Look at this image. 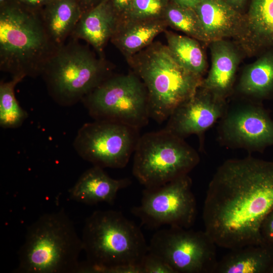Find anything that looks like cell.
Segmentation results:
<instances>
[{
    "mask_svg": "<svg viewBox=\"0 0 273 273\" xmlns=\"http://www.w3.org/2000/svg\"><path fill=\"white\" fill-rule=\"evenodd\" d=\"M209 41L232 38L236 42L244 31V15L225 0H201L194 9Z\"/></svg>",
    "mask_w": 273,
    "mask_h": 273,
    "instance_id": "obj_15",
    "label": "cell"
},
{
    "mask_svg": "<svg viewBox=\"0 0 273 273\" xmlns=\"http://www.w3.org/2000/svg\"><path fill=\"white\" fill-rule=\"evenodd\" d=\"M208 44L211 67L200 86L226 100L234 90L237 70L244 53L236 42L228 39L212 40Z\"/></svg>",
    "mask_w": 273,
    "mask_h": 273,
    "instance_id": "obj_14",
    "label": "cell"
},
{
    "mask_svg": "<svg viewBox=\"0 0 273 273\" xmlns=\"http://www.w3.org/2000/svg\"><path fill=\"white\" fill-rule=\"evenodd\" d=\"M167 25L164 19L119 21L111 40L128 59L150 45Z\"/></svg>",
    "mask_w": 273,
    "mask_h": 273,
    "instance_id": "obj_21",
    "label": "cell"
},
{
    "mask_svg": "<svg viewBox=\"0 0 273 273\" xmlns=\"http://www.w3.org/2000/svg\"><path fill=\"white\" fill-rule=\"evenodd\" d=\"M110 0H102L89 10L83 12L71 37L83 40L102 53L119 24Z\"/></svg>",
    "mask_w": 273,
    "mask_h": 273,
    "instance_id": "obj_17",
    "label": "cell"
},
{
    "mask_svg": "<svg viewBox=\"0 0 273 273\" xmlns=\"http://www.w3.org/2000/svg\"><path fill=\"white\" fill-rule=\"evenodd\" d=\"M199 161L198 153L184 139L163 128L140 136L132 171L145 188H153L188 174Z\"/></svg>",
    "mask_w": 273,
    "mask_h": 273,
    "instance_id": "obj_7",
    "label": "cell"
},
{
    "mask_svg": "<svg viewBox=\"0 0 273 273\" xmlns=\"http://www.w3.org/2000/svg\"><path fill=\"white\" fill-rule=\"evenodd\" d=\"M167 46L186 70L201 78L207 67L205 54L199 41L187 35L165 31Z\"/></svg>",
    "mask_w": 273,
    "mask_h": 273,
    "instance_id": "obj_23",
    "label": "cell"
},
{
    "mask_svg": "<svg viewBox=\"0 0 273 273\" xmlns=\"http://www.w3.org/2000/svg\"><path fill=\"white\" fill-rule=\"evenodd\" d=\"M168 25L200 42L209 44L201 22L195 10L169 1L163 15Z\"/></svg>",
    "mask_w": 273,
    "mask_h": 273,
    "instance_id": "obj_24",
    "label": "cell"
},
{
    "mask_svg": "<svg viewBox=\"0 0 273 273\" xmlns=\"http://www.w3.org/2000/svg\"><path fill=\"white\" fill-rule=\"evenodd\" d=\"M131 184L128 178L114 179L104 168L93 166L85 171L69 190L70 198L93 205L101 202L113 204L117 193Z\"/></svg>",
    "mask_w": 273,
    "mask_h": 273,
    "instance_id": "obj_18",
    "label": "cell"
},
{
    "mask_svg": "<svg viewBox=\"0 0 273 273\" xmlns=\"http://www.w3.org/2000/svg\"><path fill=\"white\" fill-rule=\"evenodd\" d=\"M23 79L12 77L0 83V125L4 128H15L21 126L28 116L19 105L15 95L16 85Z\"/></svg>",
    "mask_w": 273,
    "mask_h": 273,
    "instance_id": "obj_25",
    "label": "cell"
},
{
    "mask_svg": "<svg viewBox=\"0 0 273 273\" xmlns=\"http://www.w3.org/2000/svg\"><path fill=\"white\" fill-rule=\"evenodd\" d=\"M23 6L37 12H40L50 0H15Z\"/></svg>",
    "mask_w": 273,
    "mask_h": 273,
    "instance_id": "obj_30",
    "label": "cell"
},
{
    "mask_svg": "<svg viewBox=\"0 0 273 273\" xmlns=\"http://www.w3.org/2000/svg\"><path fill=\"white\" fill-rule=\"evenodd\" d=\"M269 273H273V265L272 266V267H271L269 271Z\"/></svg>",
    "mask_w": 273,
    "mask_h": 273,
    "instance_id": "obj_35",
    "label": "cell"
},
{
    "mask_svg": "<svg viewBox=\"0 0 273 273\" xmlns=\"http://www.w3.org/2000/svg\"><path fill=\"white\" fill-rule=\"evenodd\" d=\"M142 273H175L160 257L148 250L141 264Z\"/></svg>",
    "mask_w": 273,
    "mask_h": 273,
    "instance_id": "obj_27",
    "label": "cell"
},
{
    "mask_svg": "<svg viewBox=\"0 0 273 273\" xmlns=\"http://www.w3.org/2000/svg\"><path fill=\"white\" fill-rule=\"evenodd\" d=\"M81 102L96 120L118 122L140 129L150 118L147 89L135 73L109 77Z\"/></svg>",
    "mask_w": 273,
    "mask_h": 273,
    "instance_id": "obj_8",
    "label": "cell"
},
{
    "mask_svg": "<svg viewBox=\"0 0 273 273\" xmlns=\"http://www.w3.org/2000/svg\"><path fill=\"white\" fill-rule=\"evenodd\" d=\"M236 89L242 96L257 103L273 99V48L264 51L245 66Z\"/></svg>",
    "mask_w": 273,
    "mask_h": 273,
    "instance_id": "obj_19",
    "label": "cell"
},
{
    "mask_svg": "<svg viewBox=\"0 0 273 273\" xmlns=\"http://www.w3.org/2000/svg\"><path fill=\"white\" fill-rule=\"evenodd\" d=\"M128 59L147 89L150 117L158 123L190 99L203 80L183 67L160 43H151Z\"/></svg>",
    "mask_w": 273,
    "mask_h": 273,
    "instance_id": "obj_5",
    "label": "cell"
},
{
    "mask_svg": "<svg viewBox=\"0 0 273 273\" xmlns=\"http://www.w3.org/2000/svg\"><path fill=\"white\" fill-rule=\"evenodd\" d=\"M260 232L264 243L273 247V209L262 221Z\"/></svg>",
    "mask_w": 273,
    "mask_h": 273,
    "instance_id": "obj_28",
    "label": "cell"
},
{
    "mask_svg": "<svg viewBox=\"0 0 273 273\" xmlns=\"http://www.w3.org/2000/svg\"><path fill=\"white\" fill-rule=\"evenodd\" d=\"M217 262L216 273H269L273 265V247L249 245L231 249Z\"/></svg>",
    "mask_w": 273,
    "mask_h": 273,
    "instance_id": "obj_22",
    "label": "cell"
},
{
    "mask_svg": "<svg viewBox=\"0 0 273 273\" xmlns=\"http://www.w3.org/2000/svg\"><path fill=\"white\" fill-rule=\"evenodd\" d=\"M57 48L50 39L40 12L15 0L1 5L0 69L12 77L41 76Z\"/></svg>",
    "mask_w": 273,
    "mask_h": 273,
    "instance_id": "obj_3",
    "label": "cell"
},
{
    "mask_svg": "<svg viewBox=\"0 0 273 273\" xmlns=\"http://www.w3.org/2000/svg\"><path fill=\"white\" fill-rule=\"evenodd\" d=\"M230 5L233 7L238 11L241 12L240 10L243 7L246 0H225Z\"/></svg>",
    "mask_w": 273,
    "mask_h": 273,
    "instance_id": "obj_33",
    "label": "cell"
},
{
    "mask_svg": "<svg viewBox=\"0 0 273 273\" xmlns=\"http://www.w3.org/2000/svg\"><path fill=\"white\" fill-rule=\"evenodd\" d=\"M180 6L194 9L201 0H169Z\"/></svg>",
    "mask_w": 273,
    "mask_h": 273,
    "instance_id": "obj_32",
    "label": "cell"
},
{
    "mask_svg": "<svg viewBox=\"0 0 273 273\" xmlns=\"http://www.w3.org/2000/svg\"><path fill=\"white\" fill-rule=\"evenodd\" d=\"M273 209V161L252 156L218 167L206 192L205 231L216 246L234 249L264 244L260 227Z\"/></svg>",
    "mask_w": 273,
    "mask_h": 273,
    "instance_id": "obj_1",
    "label": "cell"
},
{
    "mask_svg": "<svg viewBox=\"0 0 273 273\" xmlns=\"http://www.w3.org/2000/svg\"><path fill=\"white\" fill-rule=\"evenodd\" d=\"M81 237L65 211L47 213L27 229L18 252L20 273L79 272Z\"/></svg>",
    "mask_w": 273,
    "mask_h": 273,
    "instance_id": "obj_4",
    "label": "cell"
},
{
    "mask_svg": "<svg viewBox=\"0 0 273 273\" xmlns=\"http://www.w3.org/2000/svg\"><path fill=\"white\" fill-rule=\"evenodd\" d=\"M243 15L244 31L237 43L244 53L258 56L273 48V0H251Z\"/></svg>",
    "mask_w": 273,
    "mask_h": 273,
    "instance_id": "obj_16",
    "label": "cell"
},
{
    "mask_svg": "<svg viewBox=\"0 0 273 273\" xmlns=\"http://www.w3.org/2000/svg\"><path fill=\"white\" fill-rule=\"evenodd\" d=\"M81 239L86 260L80 262L79 272L142 273L148 245L140 228L121 212H93Z\"/></svg>",
    "mask_w": 273,
    "mask_h": 273,
    "instance_id": "obj_2",
    "label": "cell"
},
{
    "mask_svg": "<svg viewBox=\"0 0 273 273\" xmlns=\"http://www.w3.org/2000/svg\"><path fill=\"white\" fill-rule=\"evenodd\" d=\"M102 1V0H78L83 12L89 10Z\"/></svg>",
    "mask_w": 273,
    "mask_h": 273,
    "instance_id": "obj_31",
    "label": "cell"
},
{
    "mask_svg": "<svg viewBox=\"0 0 273 273\" xmlns=\"http://www.w3.org/2000/svg\"><path fill=\"white\" fill-rule=\"evenodd\" d=\"M228 107L226 100L214 96L200 86L190 99L173 112L164 128L184 139L192 134L201 138L222 117Z\"/></svg>",
    "mask_w": 273,
    "mask_h": 273,
    "instance_id": "obj_13",
    "label": "cell"
},
{
    "mask_svg": "<svg viewBox=\"0 0 273 273\" xmlns=\"http://www.w3.org/2000/svg\"><path fill=\"white\" fill-rule=\"evenodd\" d=\"M189 229L169 226L157 231L148 250L162 258L175 273L214 272L216 245L205 231Z\"/></svg>",
    "mask_w": 273,
    "mask_h": 273,
    "instance_id": "obj_9",
    "label": "cell"
},
{
    "mask_svg": "<svg viewBox=\"0 0 273 273\" xmlns=\"http://www.w3.org/2000/svg\"><path fill=\"white\" fill-rule=\"evenodd\" d=\"M53 1V0H50V1Z\"/></svg>",
    "mask_w": 273,
    "mask_h": 273,
    "instance_id": "obj_36",
    "label": "cell"
},
{
    "mask_svg": "<svg viewBox=\"0 0 273 273\" xmlns=\"http://www.w3.org/2000/svg\"><path fill=\"white\" fill-rule=\"evenodd\" d=\"M169 0H133L126 17L122 21L163 19Z\"/></svg>",
    "mask_w": 273,
    "mask_h": 273,
    "instance_id": "obj_26",
    "label": "cell"
},
{
    "mask_svg": "<svg viewBox=\"0 0 273 273\" xmlns=\"http://www.w3.org/2000/svg\"><path fill=\"white\" fill-rule=\"evenodd\" d=\"M12 0H0V5H2L3 4H5L10 1H11Z\"/></svg>",
    "mask_w": 273,
    "mask_h": 273,
    "instance_id": "obj_34",
    "label": "cell"
},
{
    "mask_svg": "<svg viewBox=\"0 0 273 273\" xmlns=\"http://www.w3.org/2000/svg\"><path fill=\"white\" fill-rule=\"evenodd\" d=\"M40 13L50 39L58 48L71 36L83 11L78 0H53Z\"/></svg>",
    "mask_w": 273,
    "mask_h": 273,
    "instance_id": "obj_20",
    "label": "cell"
},
{
    "mask_svg": "<svg viewBox=\"0 0 273 273\" xmlns=\"http://www.w3.org/2000/svg\"><path fill=\"white\" fill-rule=\"evenodd\" d=\"M220 120L218 139L226 147L262 153L273 146V120L259 103L228 107Z\"/></svg>",
    "mask_w": 273,
    "mask_h": 273,
    "instance_id": "obj_12",
    "label": "cell"
},
{
    "mask_svg": "<svg viewBox=\"0 0 273 273\" xmlns=\"http://www.w3.org/2000/svg\"><path fill=\"white\" fill-rule=\"evenodd\" d=\"M110 1L120 20H123L130 11L133 0Z\"/></svg>",
    "mask_w": 273,
    "mask_h": 273,
    "instance_id": "obj_29",
    "label": "cell"
},
{
    "mask_svg": "<svg viewBox=\"0 0 273 273\" xmlns=\"http://www.w3.org/2000/svg\"><path fill=\"white\" fill-rule=\"evenodd\" d=\"M79 40L70 37L57 48L41 75L50 96L63 106L81 101L110 77L103 60Z\"/></svg>",
    "mask_w": 273,
    "mask_h": 273,
    "instance_id": "obj_6",
    "label": "cell"
},
{
    "mask_svg": "<svg viewBox=\"0 0 273 273\" xmlns=\"http://www.w3.org/2000/svg\"><path fill=\"white\" fill-rule=\"evenodd\" d=\"M139 130L118 122L95 120L79 129L73 146L79 156L93 166L122 168L134 153Z\"/></svg>",
    "mask_w": 273,
    "mask_h": 273,
    "instance_id": "obj_10",
    "label": "cell"
},
{
    "mask_svg": "<svg viewBox=\"0 0 273 273\" xmlns=\"http://www.w3.org/2000/svg\"><path fill=\"white\" fill-rule=\"evenodd\" d=\"M192 186L187 174L158 187L145 188L141 204L131 212L149 228L167 225L189 229L197 211Z\"/></svg>",
    "mask_w": 273,
    "mask_h": 273,
    "instance_id": "obj_11",
    "label": "cell"
}]
</instances>
